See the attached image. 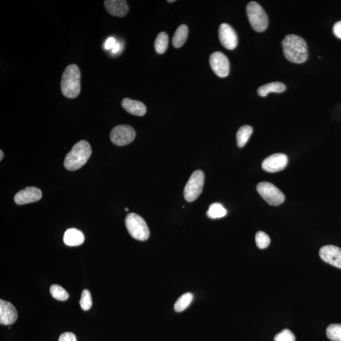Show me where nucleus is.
I'll return each mask as SVG.
<instances>
[{
	"mask_svg": "<svg viewBox=\"0 0 341 341\" xmlns=\"http://www.w3.org/2000/svg\"><path fill=\"white\" fill-rule=\"evenodd\" d=\"M285 56L290 62L295 64H303L308 58L307 42L297 35L290 34L282 42Z\"/></svg>",
	"mask_w": 341,
	"mask_h": 341,
	"instance_id": "nucleus-1",
	"label": "nucleus"
},
{
	"mask_svg": "<svg viewBox=\"0 0 341 341\" xmlns=\"http://www.w3.org/2000/svg\"><path fill=\"white\" fill-rule=\"evenodd\" d=\"M81 74L75 64L69 65L62 75L61 89L63 95L67 98L74 99L79 96L81 84Z\"/></svg>",
	"mask_w": 341,
	"mask_h": 341,
	"instance_id": "nucleus-2",
	"label": "nucleus"
},
{
	"mask_svg": "<svg viewBox=\"0 0 341 341\" xmlns=\"http://www.w3.org/2000/svg\"><path fill=\"white\" fill-rule=\"evenodd\" d=\"M91 154L92 148L89 143L80 140L68 153L64 160V166L69 170L79 169L86 164Z\"/></svg>",
	"mask_w": 341,
	"mask_h": 341,
	"instance_id": "nucleus-3",
	"label": "nucleus"
},
{
	"mask_svg": "<svg viewBox=\"0 0 341 341\" xmlns=\"http://www.w3.org/2000/svg\"><path fill=\"white\" fill-rule=\"evenodd\" d=\"M125 224L128 232L134 239L145 241L149 238V228L146 222L140 215L135 213H130L125 219Z\"/></svg>",
	"mask_w": 341,
	"mask_h": 341,
	"instance_id": "nucleus-4",
	"label": "nucleus"
},
{
	"mask_svg": "<svg viewBox=\"0 0 341 341\" xmlns=\"http://www.w3.org/2000/svg\"><path fill=\"white\" fill-rule=\"evenodd\" d=\"M247 14L250 25L255 31L262 32L267 29L269 23L267 15L259 4L250 2L247 7Z\"/></svg>",
	"mask_w": 341,
	"mask_h": 341,
	"instance_id": "nucleus-5",
	"label": "nucleus"
},
{
	"mask_svg": "<svg viewBox=\"0 0 341 341\" xmlns=\"http://www.w3.org/2000/svg\"><path fill=\"white\" fill-rule=\"evenodd\" d=\"M204 182V172L197 170L193 173L184 189V197L187 202H192L197 199L202 194Z\"/></svg>",
	"mask_w": 341,
	"mask_h": 341,
	"instance_id": "nucleus-6",
	"label": "nucleus"
},
{
	"mask_svg": "<svg viewBox=\"0 0 341 341\" xmlns=\"http://www.w3.org/2000/svg\"><path fill=\"white\" fill-rule=\"evenodd\" d=\"M257 190L260 196L270 205L277 206L285 201L283 193L269 182L260 183L257 185Z\"/></svg>",
	"mask_w": 341,
	"mask_h": 341,
	"instance_id": "nucleus-7",
	"label": "nucleus"
},
{
	"mask_svg": "<svg viewBox=\"0 0 341 341\" xmlns=\"http://www.w3.org/2000/svg\"><path fill=\"white\" fill-rule=\"evenodd\" d=\"M135 130L127 125H119L112 129L110 133V139L115 145L124 146L130 144L135 139Z\"/></svg>",
	"mask_w": 341,
	"mask_h": 341,
	"instance_id": "nucleus-8",
	"label": "nucleus"
},
{
	"mask_svg": "<svg viewBox=\"0 0 341 341\" xmlns=\"http://www.w3.org/2000/svg\"><path fill=\"white\" fill-rule=\"evenodd\" d=\"M210 67L218 77L224 78L229 75L230 62L225 54L221 52H215L210 55Z\"/></svg>",
	"mask_w": 341,
	"mask_h": 341,
	"instance_id": "nucleus-9",
	"label": "nucleus"
},
{
	"mask_svg": "<svg viewBox=\"0 0 341 341\" xmlns=\"http://www.w3.org/2000/svg\"><path fill=\"white\" fill-rule=\"evenodd\" d=\"M288 158L287 155L284 154H274L264 160L262 164V167L265 172L269 173H276L285 169L287 166Z\"/></svg>",
	"mask_w": 341,
	"mask_h": 341,
	"instance_id": "nucleus-10",
	"label": "nucleus"
},
{
	"mask_svg": "<svg viewBox=\"0 0 341 341\" xmlns=\"http://www.w3.org/2000/svg\"><path fill=\"white\" fill-rule=\"evenodd\" d=\"M219 37L220 43L225 49L233 50L238 44V37L235 30L229 24H222L219 29Z\"/></svg>",
	"mask_w": 341,
	"mask_h": 341,
	"instance_id": "nucleus-11",
	"label": "nucleus"
},
{
	"mask_svg": "<svg viewBox=\"0 0 341 341\" xmlns=\"http://www.w3.org/2000/svg\"><path fill=\"white\" fill-rule=\"evenodd\" d=\"M319 255L323 261L341 269V249L333 245H326L320 248Z\"/></svg>",
	"mask_w": 341,
	"mask_h": 341,
	"instance_id": "nucleus-12",
	"label": "nucleus"
},
{
	"mask_svg": "<svg viewBox=\"0 0 341 341\" xmlns=\"http://www.w3.org/2000/svg\"><path fill=\"white\" fill-rule=\"evenodd\" d=\"M41 198V190L36 187H27L17 193L14 197V200L17 204L24 205L39 201Z\"/></svg>",
	"mask_w": 341,
	"mask_h": 341,
	"instance_id": "nucleus-13",
	"label": "nucleus"
},
{
	"mask_svg": "<svg viewBox=\"0 0 341 341\" xmlns=\"http://www.w3.org/2000/svg\"><path fill=\"white\" fill-rule=\"evenodd\" d=\"M18 318L16 308L11 303L3 300H0V323L2 325L13 324Z\"/></svg>",
	"mask_w": 341,
	"mask_h": 341,
	"instance_id": "nucleus-14",
	"label": "nucleus"
},
{
	"mask_svg": "<svg viewBox=\"0 0 341 341\" xmlns=\"http://www.w3.org/2000/svg\"><path fill=\"white\" fill-rule=\"evenodd\" d=\"M104 4L106 11L111 16L124 17L129 13V7L125 0H106Z\"/></svg>",
	"mask_w": 341,
	"mask_h": 341,
	"instance_id": "nucleus-15",
	"label": "nucleus"
},
{
	"mask_svg": "<svg viewBox=\"0 0 341 341\" xmlns=\"http://www.w3.org/2000/svg\"><path fill=\"white\" fill-rule=\"evenodd\" d=\"M122 105L128 112L135 116L142 117L146 113V106L143 102L137 100L125 98L123 99Z\"/></svg>",
	"mask_w": 341,
	"mask_h": 341,
	"instance_id": "nucleus-16",
	"label": "nucleus"
},
{
	"mask_svg": "<svg viewBox=\"0 0 341 341\" xmlns=\"http://www.w3.org/2000/svg\"><path fill=\"white\" fill-rule=\"evenodd\" d=\"M85 237L80 230L71 228L65 232L64 236V242L65 245L70 247H76L84 243Z\"/></svg>",
	"mask_w": 341,
	"mask_h": 341,
	"instance_id": "nucleus-17",
	"label": "nucleus"
},
{
	"mask_svg": "<svg viewBox=\"0 0 341 341\" xmlns=\"http://www.w3.org/2000/svg\"><path fill=\"white\" fill-rule=\"evenodd\" d=\"M287 89V87L284 84L281 82H272L269 83L262 86L260 87L258 89V94L259 96L265 97L267 96L270 92H275V93H280L285 91Z\"/></svg>",
	"mask_w": 341,
	"mask_h": 341,
	"instance_id": "nucleus-18",
	"label": "nucleus"
},
{
	"mask_svg": "<svg viewBox=\"0 0 341 341\" xmlns=\"http://www.w3.org/2000/svg\"><path fill=\"white\" fill-rule=\"evenodd\" d=\"M188 34H189V28L186 25L183 24L179 26L173 37L174 46L176 48H180L184 46L187 41Z\"/></svg>",
	"mask_w": 341,
	"mask_h": 341,
	"instance_id": "nucleus-19",
	"label": "nucleus"
},
{
	"mask_svg": "<svg viewBox=\"0 0 341 341\" xmlns=\"http://www.w3.org/2000/svg\"><path fill=\"white\" fill-rule=\"evenodd\" d=\"M252 133V127L249 125H244L240 127L237 134L238 146L241 148L244 147L247 144Z\"/></svg>",
	"mask_w": 341,
	"mask_h": 341,
	"instance_id": "nucleus-20",
	"label": "nucleus"
},
{
	"mask_svg": "<svg viewBox=\"0 0 341 341\" xmlns=\"http://www.w3.org/2000/svg\"><path fill=\"white\" fill-rule=\"evenodd\" d=\"M227 214V210L219 203H214L210 205L207 212V216L210 219H219Z\"/></svg>",
	"mask_w": 341,
	"mask_h": 341,
	"instance_id": "nucleus-21",
	"label": "nucleus"
},
{
	"mask_svg": "<svg viewBox=\"0 0 341 341\" xmlns=\"http://www.w3.org/2000/svg\"><path fill=\"white\" fill-rule=\"evenodd\" d=\"M169 44V38L166 33L164 32H160L155 39L154 47L155 51L159 54L164 53L166 51Z\"/></svg>",
	"mask_w": 341,
	"mask_h": 341,
	"instance_id": "nucleus-22",
	"label": "nucleus"
},
{
	"mask_svg": "<svg viewBox=\"0 0 341 341\" xmlns=\"http://www.w3.org/2000/svg\"><path fill=\"white\" fill-rule=\"evenodd\" d=\"M194 296L191 293H187L183 295L175 303L174 308L177 312H182L191 304Z\"/></svg>",
	"mask_w": 341,
	"mask_h": 341,
	"instance_id": "nucleus-23",
	"label": "nucleus"
},
{
	"mask_svg": "<svg viewBox=\"0 0 341 341\" xmlns=\"http://www.w3.org/2000/svg\"><path fill=\"white\" fill-rule=\"evenodd\" d=\"M50 293L54 299L62 301V302L67 300L69 298V293L64 288L57 285L51 286L50 288Z\"/></svg>",
	"mask_w": 341,
	"mask_h": 341,
	"instance_id": "nucleus-24",
	"label": "nucleus"
},
{
	"mask_svg": "<svg viewBox=\"0 0 341 341\" xmlns=\"http://www.w3.org/2000/svg\"><path fill=\"white\" fill-rule=\"evenodd\" d=\"M326 333L330 340L341 341V324L333 323L330 325L326 330Z\"/></svg>",
	"mask_w": 341,
	"mask_h": 341,
	"instance_id": "nucleus-25",
	"label": "nucleus"
},
{
	"mask_svg": "<svg viewBox=\"0 0 341 341\" xmlns=\"http://www.w3.org/2000/svg\"><path fill=\"white\" fill-rule=\"evenodd\" d=\"M255 242L257 247L260 249H265L269 247L270 240L269 236L263 232L257 233L255 236Z\"/></svg>",
	"mask_w": 341,
	"mask_h": 341,
	"instance_id": "nucleus-26",
	"label": "nucleus"
},
{
	"mask_svg": "<svg viewBox=\"0 0 341 341\" xmlns=\"http://www.w3.org/2000/svg\"><path fill=\"white\" fill-rule=\"evenodd\" d=\"M80 305L83 310L87 311L91 309L92 301L91 293L89 290L83 291L80 300Z\"/></svg>",
	"mask_w": 341,
	"mask_h": 341,
	"instance_id": "nucleus-27",
	"label": "nucleus"
},
{
	"mask_svg": "<svg viewBox=\"0 0 341 341\" xmlns=\"http://www.w3.org/2000/svg\"><path fill=\"white\" fill-rule=\"evenodd\" d=\"M296 337L292 331L285 329L275 336L274 341H295Z\"/></svg>",
	"mask_w": 341,
	"mask_h": 341,
	"instance_id": "nucleus-28",
	"label": "nucleus"
},
{
	"mask_svg": "<svg viewBox=\"0 0 341 341\" xmlns=\"http://www.w3.org/2000/svg\"><path fill=\"white\" fill-rule=\"evenodd\" d=\"M59 341H77L74 333L65 332L60 336Z\"/></svg>",
	"mask_w": 341,
	"mask_h": 341,
	"instance_id": "nucleus-29",
	"label": "nucleus"
},
{
	"mask_svg": "<svg viewBox=\"0 0 341 341\" xmlns=\"http://www.w3.org/2000/svg\"><path fill=\"white\" fill-rule=\"evenodd\" d=\"M333 32L335 36L341 39V21L336 22L333 27Z\"/></svg>",
	"mask_w": 341,
	"mask_h": 341,
	"instance_id": "nucleus-30",
	"label": "nucleus"
},
{
	"mask_svg": "<svg viewBox=\"0 0 341 341\" xmlns=\"http://www.w3.org/2000/svg\"><path fill=\"white\" fill-rule=\"evenodd\" d=\"M116 39L114 37H109L105 42L104 47L106 49H112L117 43Z\"/></svg>",
	"mask_w": 341,
	"mask_h": 341,
	"instance_id": "nucleus-31",
	"label": "nucleus"
},
{
	"mask_svg": "<svg viewBox=\"0 0 341 341\" xmlns=\"http://www.w3.org/2000/svg\"><path fill=\"white\" fill-rule=\"evenodd\" d=\"M122 48L121 43L120 42H117L115 46L113 47L112 50V53L117 54L118 52L120 51Z\"/></svg>",
	"mask_w": 341,
	"mask_h": 341,
	"instance_id": "nucleus-32",
	"label": "nucleus"
},
{
	"mask_svg": "<svg viewBox=\"0 0 341 341\" xmlns=\"http://www.w3.org/2000/svg\"><path fill=\"white\" fill-rule=\"evenodd\" d=\"M0 154H1V157H0V160H2V159H3V158H4V152H3V151H2V150H0Z\"/></svg>",
	"mask_w": 341,
	"mask_h": 341,
	"instance_id": "nucleus-33",
	"label": "nucleus"
},
{
	"mask_svg": "<svg viewBox=\"0 0 341 341\" xmlns=\"http://www.w3.org/2000/svg\"><path fill=\"white\" fill-rule=\"evenodd\" d=\"M175 0H169V1H167V2H169V3H172V2H175Z\"/></svg>",
	"mask_w": 341,
	"mask_h": 341,
	"instance_id": "nucleus-34",
	"label": "nucleus"
},
{
	"mask_svg": "<svg viewBox=\"0 0 341 341\" xmlns=\"http://www.w3.org/2000/svg\"><path fill=\"white\" fill-rule=\"evenodd\" d=\"M125 210H126V211H129V209H128V208H126V209H125Z\"/></svg>",
	"mask_w": 341,
	"mask_h": 341,
	"instance_id": "nucleus-35",
	"label": "nucleus"
}]
</instances>
